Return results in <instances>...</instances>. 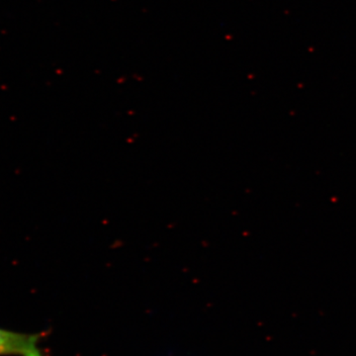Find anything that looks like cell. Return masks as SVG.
Segmentation results:
<instances>
[{"label":"cell","instance_id":"obj_1","mask_svg":"<svg viewBox=\"0 0 356 356\" xmlns=\"http://www.w3.org/2000/svg\"><path fill=\"white\" fill-rule=\"evenodd\" d=\"M46 334H25L0 327V356H44L40 343Z\"/></svg>","mask_w":356,"mask_h":356}]
</instances>
